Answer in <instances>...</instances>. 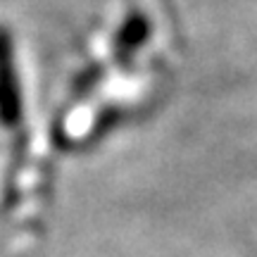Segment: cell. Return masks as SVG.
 <instances>
[{
  "mask_svg": "<svg viewBox=\"0 0 257 257\" xmlns=\"http://www.w3.org/2000/svg\"><path fill=\"white\" fill-rule=\"evenodd\" d=\"M24 117V102H22V86L12 53V41L8 31L0 29V126L17 128Z\"/></svg>",
  "mask_w": 257,
  "mask_h": 257,
  "instance_id": "6da1fadb",
  "label": "cell"
}]
</instances>
